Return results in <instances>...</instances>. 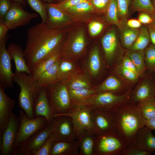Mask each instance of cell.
I'll return each instance as SVG.
<instances>
[{"instance_id": "cell-1", "label": "cell", "mask_w": 155, "mask_h": 155, "mask_svg": "<svg viewBox=\"0 0 155 155\" xmlns=\"http://www.w3.org/2000/svg\"><path fill=\"white\" fill-rule=\"evenodd\" d=\"M66 30L49 27L41 22L30 28L24 55L30 70L41 61L60 50L65 38Z\"/></svg>"}, {"instance_id": "cell-2", "label": "cell", "mask_w": 155, "mask_h": 155, "mask_svg": "<svg viewBox=\"0 0 155 155\" xmlns=\"http://www.w3.org/2000/svg\"><path fill=\"white\" fill-rule=\"evenodd\" d=\"M114 117L115 128L128 147L134 146L136 133L146 121L138 104L129 102L122 105L114 112Z\"/></svg>"}, {"instance_id": "cell-3", "label": "cell", "mask_w": 155, "mask_h": 155, "mask_svg": "<svg viewBox=\"0 0 155 155\" xmlns=\"http://www.w3.org/2000/svg\"><path fill=\"white\" fill-rule=\"evenodd\" d=\"M13 81L20 87L18 97L19 107L28 117L34 118V105L43 87L32 75L24 72L14 73Z\"/></svg>"}, {"instance_id": "cell-4", "label": "cell", "mask_w": 155, "mask_h": 155, "mask_svg": "<svg viewBox=\"0 0 155 155\" xmlns=\"http://www.w3.org/2000/svg\"><path fill=\"white\" fill-rule=\"evenodd\" d=\"M130 90L122 94L105 92L97 93L73 105V106H87L114 112L119 107L130 102Z\"/></svg>"}, {"instance_id": "cell-5", "label": "cell", "mask_w": 155, "mask_h": 155, "mask_svg": "<svg viewBox=\"0 0 155 155\" xmlns=\"http://www.w3.org/2000/svg\"><path fill=\"white\" fill-rule=\"evenodd\" d=\"M128 145L116 128L96 135L94 155H122Z\"/></svg>"}, {"instance_id": "cell-6", "label": "cell", "mask_w": 155, "mask_h": 155, "mask_svg": "<svg viewBox=\"0 0 155 155\" xmlns=\"http://www.w3.org/2000/svg\"><path fill=\"white\" fill-rule=\"evenodd\" d=\"M46 88L54 117L67 113L72 109L74 107L68 90L64 82L59 81Z\"/></svg>"}, {"instance_id": "cell-7", "label": "cell", "mask_w": 155, "mask_h": 155, "mask_svg": "<svg viewBox=\"0 0 155 155\" xmlns=\"http://www.w3.org/2000/svg\"><path fill=\"white\" fill-rule=\"evenodd\" d=\"M18 117L20 124L14 148L24 145L33 135L48 124L45 117L40 116L29 118L22 109L20 111Z\"/></svg>"}, {"instance_id": "cell-8", "label": "cell", "mask_w": 155, "mask_h": 155, "mask_svg": "<svg viewBox=\"0 0 155 155\" xmlns=\"http://www.w3.org/2000/svg\"><path fill=\"white\" fill-rule=\"evenodd\" d=\"M91 109L90 107L87 106H74L68 113L56 116L64 115L71 118L78 140L86 134L95 135L91 117Z\"/></svg>"}, {"instance_id": "cell-9", "label": "cell", "mask_w": 155, "mask_h": 155, "mask_svg": "<svg viewBox=\"0 0 155 155\" xmlns=\"http://www.w3.org/2000/svg\"><path fill=\"white\" fill-rule=\"evenodd\" d=\"M86 41L84 30L79 29L65 40L60 51L61 57L75 60L84 53Z\"/></svg>"}, {"instance_id": "cell-10", "label": "cell", "mask_w": 155, "mask_h": 155, "mask_svg": "<svg viewBox=\"0 0 155 155\" xmlns=\"http://www.w3.org/2000/svg\"><path fill=\"white\" fill-rule=\"evenodd\" d=\"M23 7L20 3L13 1L11 8L2 19L10 30L27 25L32 20L38 18L37 13L28 12L24 10Z\"/></svg>"}, {"instance_id": "cell-11", "label": "cell", "mask_w": 155, "mask_h": 155, "mask_svg": "<svg viewBox=\"0 0 155 155\" xmlns=\"http://www.w3.org/2000/svg\"><path fill=\"white\" fill-rule=\"evenodd\" d=\"M52 123L55 141H70L78 140L69 117L64 115L55 117Z\"/></svg>"}, {"instance_id": "cell-12", "label": "cell", "mask_w": 155, "mask_h": 155, "mask_svg": "<svg viewBox=\"0 0 155 155\" xmlns=\"http://www.w3.org/2000/svg\"><path fill=\"white\" fill-rule=\"evenodd\" d=\"M9 37L7 33L4 38L0 40V84L4 89L13 87L14 73L11 70L12 58L5 47Z\"/></svg>"}, {"instance_id": "cell-13", "label": "cell", "mask_w": 155, "mask_h": 155, "mask_svg": "<svg viewBox=\"0 0 155 155\" xmlns=\"http://www.w3.org/2000/svg\"><path fill=\"white\" fill-rule=\"evenodd\" d=\"M20 124L19 117L13 112L8 124L0 137V155H11L14 148Z\"/></svg>"}, {"instance_id": "cell-14", "label": "cell", "mask_w": 155, "mask_h": 155, "mask_svg": "<svg viewBox=\"0 0 155 155\" xmlns=\"http://www.w3.org/2000/svg\"><path fill=\"white\" fill-rule=\"evenodd\" d=\"M91 115L96 135L115 128L114 112L91 108Z\"/></svg>"}, {"instance_id": "cell-15", "label": "cell", "mask_w": 155, "mask_h": 155, "mask_svg": "<svg viewBox=\"0 0 155 155\" xmlns=\"http://www.w3.org/2000/svg\"><path fill=\"white\" fill-rule=\"evenodd\" d=\"M101 42L106 63L110 65L117 57L120 47L115 30L113 29L108 32L102 37Z\"/></svg>"}, {"instance_id": "cell-16", "label": "cell", "mask_w": 155, "mask_h": 155, "mask_svg": "<svg viewBox=\"0 0 155 155\" xmlns=\"http://www.w3.org/2000/svg\"><path fill=\"white\" fill-rule=\"evenodd\" d=\"M4 89L0 84V137L8 124L16 103L6 94Z\"/></svg>"}, {"instance_id": "cell-17", "label": "cell", "mask_w": 155, "mask_h": 155, "mask_svg": "<svg viewBox=\"0 0 155 155\" xmlns=\"http://www.w3.org/2000/svg\"><path fill=\"white\" fill-rule=\"evenodd\" d=\"M155 98V83L151 80H143L131 91L130 102L137 103L142 101Z\"/></svg>"}, {"instance_id": "cell-18", "label": "cell", "mask_w": 155, "mask_h": 155, "mask_svg": "<svg viewBox=\"0 0 155 155\" xmlns=\"http://www.w3.org/2000/svg\"><path fill=\"white\" fill-rule=\"evenodd\" d=\"M47 20L46 23L50 28L57 29L63 28L72 21L69 14L61 11L49 3H46Z\"/></svg>"}, {"instance_id": "cell-19", "label": "cell", "mask_w": 155, "mask_h": 155, "mask_svg": "<svg viewBox=\"0 0 155 155\" xmlns=\"http://www.w3.org/2000/svg\"><path fill=\"white\" fill-rule=\"evenodd\" d=\"M35 118L40 116L45 117L48 124L52 123L54 113L49 102L46 87H43L35 104L34 110Z\"/></svg>"}, {"instance_id": "cell-20", "label": "cell", "mask_w": 155, "mask_h": 155, "mask_svg": "<svg viewBox=\"0 0 155 155\" xmlns=\"http://www.w3.org/2000/svg\"><path fill=\"white\" fill-rule=\"evenodd\" d=\"M146 126L140 128L135 137L134 146L140 150L155 152V136Z\"/></svg>"}, {"instance_id": "cell-21", "label": "cell", "mask_w": 155, "mask_h": 155, "mask_svg": "<svg viewBox=\"0 0 155 155\" xmlns=\"http://www.w3.org/2000/svg\"><path fill=\"white\" fill-rule=\"evenodd\" d=\"M52 123L33 135L24 144L33 152L38 151L42 146L53 132Z\"/></svg>"}, {"instance_id": "cell-22", "label": "cell", "mask_w": 155, "mask_h": 155, "mask_svg": "<svg viewBox=\"0 0 155 155\" xmlns=\"http://www.w3.org/2000/svg\"><path fill=\"white\" fill-rule=\"evenodd\" d=\"M7 50L14 62L15 72H24L32 75L26 64L22 48L16 43H11L8 45Z\"/></svg>"}, {"instance_id": "cell-23", "label": "cell", "mask_w": 155, "mask_h": 155, "mask_svg": "<svg viewBox=\"0 0 155 155\" xmlns=\"http://www.w3.org/2000/svg\"><path fill=\"white\" fill-rule=\"evenodd\" d=\"M90 75L88 72L80 69L70 78L62 81L66 84L68 90L93 88Z\"/></svg>"}, {"instance_id": "cell-24", "label": "cell", "mask_w": 155, "mask_h": 155, "mask_svg": "<svg viewBox=\"0 0 155 155\" xmlns=\"http://www.w3.org/2000/svg\"><path fill=\"white\" fill-rule=\"evenodd\" d=\"M50 155H80L78 140L54 141Z\"/></svg>"}, {"instance_id": "cell-25", "label": "cell", "mask_w": 155, "mask_h": 155, "mask_svg": "<svg viewBox=\"0 0 155 155\" xmlns=\"http://www.w3.org/2000/svg\"><path fill=\"white\" fill-rule=\"evenodd\" d=\"M102 61L98 47L95 46L90 51L86 61V71L91 78L97 77L102 69Z\"/></svg>"}, {"instance_id": "cell-26", "label": "cell", "mask_w": 155, "mask_h": 155, "mask_svg": "<svg viewBox=\"0 0 155 155\" xmlns=\"http://www.w3.org/2000/svg\"><path fill=\"white\" fill-rule=\"evenodd\" d=\"M94 88L97 93L108 92L118 94H123L130 90H126L120 80L114 75L109 76L100 84L94 87Z\"/></svg>"}, {"instance_id": "cell-27", "label": "cell", "mask_w": 155, "mask_h": 155, "mask_svg": "<svg viewBox=\"0 0 155 155\" xmlns=\"http://www.w3.org/2000/svg\"><path fill=\"white\" fill-rule=\"evenodd\" d=\"M74 60L61 57L58 61L57 69L59 81L67 80L80 69Z\"/></svg>"}, {"instance_id": "cell-28", "label": "cell", "mask_w": 155, "mask_h": 155, "mask_svg": "<svg viewBox=\"0 0 155 155\" xmlns=\"http://www.w3.org/2000/svg\"><path fill=\"white\" fill-rule=\"evenodd\" d=\"M121 24L118 28L121 43L125 48L129 50L138 35L139 29L128 27L123 22Z\"/></svg>"}, {"instance_id": "cell-29", "label": "cell", "mask_w": 155, "mask_h": 155, "mask_svg": "<svg viewBox=\"0 0 155 155\" xmlns=\"http://www.w3.org/2000/svg\"><path fill=\"white\" fill-rule=\"evenodd\" d=\"M60 51H59L53 55L37 63L30 69L33 78L36 79L41 74L51 68L61 58Z\"/></svg>"}, {"instance_id": "cell-30", "label": "cell", "mask_w": 155, "mask_h": 155, "mask_svg": "<svg viewBox=\"0 0 155 155\" xmlns=\"http://www.w3.org/2000/svg\"><path fill=\"white\" fill-rule=\"evenodd\" d=\"M59 59L51 68L43 73L36 79L42 87H47L59 82L57 76L58 66Z\"/></svg>"}, {"instance_id": "cell-31", "label": "cell", "mask_w": 155, "mask_h": 155, "mask_svg": "<svg viewBox=\"0 0 155 155\" xmlns=\"http://www.w3.org/2000/svg\"><path fill=\"white\" fill-rule=\"evenodd\" d=\"M126 55L130 58L135 65L139 77L142 76L146 69L145 62L144 50H128Z\"/></svg>"}, {"instance_id": "cell-32", "label": "cell", "mask_w": 155, "mask_h": 155, "mask_svg": "<svg viewBox=\"0 0 155 155\" xmlns=\"http://www.w3.org/2000/svg\"><path fill=\"white\" fill-rule=\"evenodd\" d=\"M95 135L86 134L78 140L80 155H94Z\"/></svg>"}, {"instance_id": "cell-33", "label": "cell", "mask_w": 155, "mask_h": 155, "mask_svg": "<svg viewBox=\"0 0 155 155\" xmlns=\"http://www.w3.org/2000/svg\"><path fill=\"white\" fill-rule=\"evenodd\" d=\"M150 41L147 26L146 25L142 26L139 29L136 40L130 49L135 51L144 50L149 45Z\"/></svg>"}, {"instance_id": "cell-34", "label": "cell", "mask_w": 155, "mask_h": 155, "mask_svg": "<svg viewBox=\"0 0 155 155\" xmlns=\"http://www.w3.org/2000/svg\"><path fill=\"white\" fill-rule=\"evenodd\" d=\"M72 103L75 104L91 96L97 92L94 87L90 88H83L73 90H68Z\"/></svg>"}, {"instance_id": "cell-35", "label": "cell", "mask_w": 155, "mask_h": 155, "mask_svg": "<svg viewBox=\"0 0 155 155\" xmlns=\"http://www.w3.org/2000/svg\"><path fill=\"white\" fill-rule=\"evenodd\" d=\"M106 20L108 23L117 26L121 25L118 15V9L117 0H112L106 10Z\"/></svg>"}, {"instance_id": "cell-36", "label": "cell", "mask_w": 155, "mask_h": 155, "mask_svg": "<svg viewBox=\"0 0 155 155\" xmlns=\"http://www.w3.org/2000/svg\"><path fill=\"white\" fill-rule=\"evenodd\" d=\"M143 117L146 120L155 117V98L137 103Z\"/></svg>"}, {"instance_id": "cell-37", "label": "cell", "mask_w": 155, "mask_h": 155, "mask_svg": "<svg viewBox=\"0 0 155 155\" xmlns=\"http://www.w3.org/2000/svg\"><path fill=\"white\" fill-rule=\"evenodd\" d=\"M132 8L135 11L146 12L152 17L155 13V9L150 0H133Z\"/></svg>"}, {"instance_id": "cell-38", "label": "cell", "mask_w": 155, "mask_h": 155, "mask_svg": "<svg viewBox=\"0 0 155 155\" xmlns=\"http://www.w3.org/2000/svg\"><path fill=\"white\" fill-rule=\"evenodd\" d=\"M117 74L127 81L135 83L138 80V75L124 67L121 64L117 65L115 68Z\"/></svg>"}, {"instance_id": "cell-39", "label": "cell", "mask_w": 155, "mask_h": 155, "mask_svg": "<svg viewBox=\"0 0 155 155\" xmlns=\"http://www.w3.org/2000/svg\"><path fill=\"white\" fill-rule=\"evenodd\" d=\"M95 10L91 3L87 0L71 7L65 12L69 14L71 13L77 15L94 11Z\"/></svg>"}, {"instance_id": "cell-40", "label": "cell", "mask_w": 155, "mask_h": 155, "mask_svg": "<svg viewBox=\"0 0 155 155\" xmlns=\"http://www.w3.org/2000/svg\"><path fill=\"white\" fill-rule=\"evenodd\" d=\"M145 62L146 69L155 72V46L150 44L144 50Z\"/></svg>"}, {"instance_id": "cell-41", "label": "cell", "mask_w": 155, "mask_h": 155, "mask_svg": "<svg viewBox=\"0 0 155 155\" xmlns=\"http://www.w3.org/2000/svg\"><path fill=\"white\" fill-rule=\"evenodd\" d=\"M30 7L40 16L42 22L46 23L47 16L46 3L41 0H26Z\"/></svg>"}, {"instance_id": "cell-42", "label": "cell", "mask_w": 155, "mask_h": 155, "mask_svg": "<svg viewBox=\"0 0 155 155\" xmlns=\"http://www.w3.org/2000/svg\"><path fill=\"white\" fill-rule=\"evenodd\" d=\"M117 0L119 20L120 19V22L125 21L128 15L129 6L131 0Z\"/></svg>"}, {"instance_id": "cell-43", "label": "cell", "mask_w": 155, "mask_h": 155, "mask_svg": "<svg viewBox=\"0 0 155 155\" xmlns=\"http://www.w3.org/2000/svg\"><path fill=\"white\" fill-rule=\"evenodd\" d=\"M55 138L53 133L50 135L41 148L33 152V155H50L51 149Z\"/></svg>"}, {"instance_id": "cell-44", "label": "cell", "mask_w": 155, "mask_h": 155, "mask_svg": "<svg viewBox=\"0 0 155 155\" xmlns=\"http://www.w3.org/2000/svg\"><path fill=\"white\" fill-rule=\"evenodd\" d=\"M87 0H64L59 3H49L51 5L61 11H65L71 7Z\"/></svg>"}, {"instance_id": "cell-45", "label": "cell", "mask_w": 155, "mask_h": 155, "mask_svg": "<svg viewBox=\"0 0 155 155\" xmlns=\"http://www.w3.org/2000/svg\"><path fill=\"white\" fill-rule=\"evenodd\" d=\"M103 24L97 21H93L88 24V28L89 33L92 36H94L101 32L103 28Z\"/></svg>"}, {"instance_id": "cell-46", "label": "cell", "mask_w": 155, "mask_h": 155, "mask_svg": "<svg viewBox=\"0 0 155 155\" xmlns=\"http://www.w3.org/2000/svg\"><path fill=\"white\" fill-rule=\"evenodd\" d=\"M96 10L103 11H106L112 0H88Z\"/></svg>"}, {"instance_id": "cell-47", "label": "cell", "mask_w": 155, "mask_h": 155, "mask_svg": "<svg viewBox=\"0 0 155 155\" xmlns=\"http://www.w3.org/2000/svg\"><path fill=\"white\" fill-rule=\"evenodd\" d=\"M152 152L139 149L135 146L127 147L122 155H150Z\"/></svg>"}, {"instance_id": "cell-48", "label": "cell", "mask_w": 155, "mask_h": 155, "mask_svg": "<svg viewBox=\"0 0 155 155\" xmlns=\"http://www.w3.org/2000/svg\"><path fill=\"white\" fill-rule=\"evenodd\" d=\"M13 2L12 0H0V19H3L11 8Z\"/></svg>"}, {"instance_id": "cell-49", "label": "cell", "mask_w": 155, "mask_h": 155, "mask_svg": "<svg viewBox=\"0 0 155 155\" xmlns=\"http://www.w3.org/2000/svg\"><path fill=\"white\" fill-rule=\"evenodd\" d=\"M121 64L125 68L138 75L135 65L130 58L126 55L122 58Z\"/></svg>"}, {"instance_id": "cell-50", "label": "cell", "mask_w": 155, "mask_h": 155, "mask_svg": "<svg viewBox=\"0 0 155 155\" xmlns=\"http://www.w3.org/2000/svg\"><path fill=\"white\" fill-rule=\"evenodd\" d=\"M138 16V20L142 24L148 25L152 24L154 21L151 16L144 12H141Z\"/></svg>"}, {"instance_id": "cell-51", "label": "cell", "mask_w": 155, "mask_h": 155, "mask_svg": "<svg viewBox=\"0 0 155 155\" xmlns=\"http://www.w3.org/2000/svg\"><path fill=\"white\" fill-rule=\"evenodd\" d=\"M11 155H33L32 152L24 145L14 148Z\"/></svg>"}, {"instance_id": "cell-52", "label": "cell", "mask_w": 155, "mask_h": 155, "mask_svg": "<svg viewBox=\"0 0 155 155\" xmlns=\"http://www.w3.org/2000/svg\"><path fill=\"white\" fill-rule=\"evenodd\" d=\"M121 22H123L127 26L133 28L138 29L142 26V24L138 20L135 19H130Z\"/></svg>"}, {"instance_id": "cell-53", "label": "cell", "mask_w": 155, "mask_h": 155, "mask_svg": "<svg viewBox=\"0 0 155 155\" xmlns=\"http://www.w3.org/2000/svg\"><path fill=\"white\" fill-rule=\"evenodd\" d=\"M9 29V27L2 19H0V40L5 37L7 32Z\"/></svg>"}, {"instance_id": "cell-54", "label": "cell", "mask_w": 155, "mask_h": 155, "mask_svg": "<svg viewBox=\"0 0 155 155\" xmlns=\"http://www.w3.org/2000/svg\"><path fill=\"white\" fill-rule=\"evenodd\" d=\"M149 32L151 41L155 46V26L150 25H146Z\"/></svg>"}, {"instance_id": "cell-55", "label": "cell", "mask_w": 155, "mask_h": 155, "mask_svg": "<svg viewBox=\"0 0 155 155\" xmlns=\"http://www.w3.org/2000/svg\"><path fill=\"white\" fill-rule=\"evenodd\" d=\"M145 126L152 130H155V117L146 120Z\"/></svg>"}, {"instance_id": "cell-56", "label": "cell", "mask_w": 155, "mask_h": 155, "mask_svg": "<svg viewBox=\"0 0 155 155\" xmlns=\"http://www.w3.org/2000/svg\"><path fill=\"white\" fill-rule=\"evenodd\" d=\"M13 1L17 2L21 4L24 7H26V1L25 0H12Z\"/></svg>"}, {"instance_id": "cell-57", "label": "cell", "mask_w": 155, "mask_h": 155, "mask_svg": "<svg viewBox=\"0 0 155 155\" xmlns=\"http://www.w3.org/2000/svg\"><path fill=\"white\" fill-rule=\"evenodd\" d=\"M56 0H43V1L44 3L46 2L47 3H54V2Z\"/></svg>"}, {"instance_id": "cell-58", "label": "cell", "mask_w": 155, "mask_h": 155, "mask_svg": "<svg viewBox=\"0 0 155 155\" xmlns=\"http://www.w3.org/2000/svg\"><path fill=\"white\" fill-rule=\"evenodd\" d=\"M152 3L153 6L155 9V0H153L152 2Z\"/></svg>"}, {"instance_id": "cell-59", "label": "cell", "mask_w": 155, "mask_h": 155, "mask_svg": "<svg viewBox=\"0 0 155 155\" xmlns=\"http://www.w3.org/2000/svg\"><path fill=\"white\" fill-rule=\"evenodd\" d=\"M64 0H56V1H57V2L56 3H60Z\"/></svg>"}, {"instance_id": "cell-60", "label": "cell", "mask_w": 155, "mask_h": 155, "mask_svg": "<svg viewBox=\"0 0 155 155\" xmlns=\"http://www.w3.org/2000/svg\"><path fill=\"white\" fill-rule=\"evenodd\" d=\"M152 17L153 18L154 21H155V13Z\"/></svg>"}, {"instance_id": "cell-61", "label": "cell", "mask_w": 155, "mask_h": 155, "mask_svg": "<svg viewBox=\"0 0 155 155\" xmlns=\"http://www.w3.org/2000/svg\"><path fill=\"white\" fill-rule=\"evenodd\" d=\"M42 0V1H43V0Z\"/></svg>"}, {"instance_id": "cell-62", "label": "cell", "mask_w": 155, "mask_h": 155, "mask_svg": "<svg viewBox=\"0 0 155 155\" xmlns=\"http://www.w3.org/2000/svg\"><path fill=\"white\" fill-rule=\"evenodd\" d=\"M154 73H155V72Z\"/></svg>"}]
</instances>
